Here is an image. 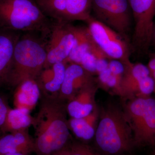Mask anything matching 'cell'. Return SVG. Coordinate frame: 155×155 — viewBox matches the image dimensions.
<instances>
[{
	"label": "cell",
	"instance_id": "obj_1",
	"mask_svg": "<svg viewBox=\"0 0 155 155\" xmlns=\"http://www.w3.org/2000/svg\"><path fill=\"white\" fill-rule=\"evenodd\" d=\"M39 110L34 117L36 155H52L70 143L67 102L41 96Z\"/></svg>",
	"mask_w": 155,
	"mask_h": 155
},
{
	"label": "cell",
	"instance_id": "obj_2",
	"mask_svg": "<svg viewBox=\"0 0 155 155\" xmlns=\"http://www.w3.org/2000/svg\"><path fill=\"white\" fill-rule=\"evenodd\" d=\"M95 139L98 149L107 155L124 154L135 147L132 130L125 113L114 104L103 109Z\"/></svg>",
	"mask_w": 155,
	"mask_h": 155
},
{
	"label": "cell",
	"instance_id": "obj_3",
	"mask_svg": "<svg viewBox=\"0 0 155 155\" xmlns=\"http://www.w3.org/2000/svg\"><path fill=\"white\" fill-rule=\"evenodd\" d=\"M47 45L32 35L20 36L12 60L7 84L15 87L24 81L36 79L44 68Z\"/></svg>",
	"mask_w": 155,
	"mask_h": 155
},
{
	"label": "cell",
	"instance_id": "obj_4",
	"mask_svg": "<svg viewBox=\"0 0 155 155\" xmlns=\"http://www.w3.org/2000/svg\"><path fill=\"white\" fill-rule=\"evenodd\" d=\"M52 25L33 0H0V28L50 33Z\"/></svg>",
	"mask_w": 155,
	"mask_h": 155
},
{
	"label": "cell",
	"instance_id": "obj_5",
	"mask_svg": "<svg viewBox=\"0 0 155 155\" xmlns=\"http://www.w3.org/2000/svg\"><path fill=\"white\" fill-rule=\"evenodd\" d=\"M132 130L134 147H155V99L150 96L128 99L123 110Z\"/></svg>",
	"mask_w": 155,
	"mask_h": 155
},
{
	"label": "cell",
	"instance_id": "obj_6",
	"mask_svg": "<svg viewBox=\"0 0 155 155\" xmlns=\"http://www.w3.org/2000/svg\"><path fill=\"white\" fill-rule=\"evenodd\" d=\"M95 18L115 31L130 43L133 15L128 0H92Z\"/></svg>",
	"mask_w": 155,
	"mask_h": 155
},
{
	"label": "cell",
	"instance_id": "obj_7",
	"mask_svg": "<svg viewBox=\"0 0 155 155\" xmlns=\"http://www.w3.org/2000/svg\"><path fill=\"white\" fill-rule=\"evenodd\" d=\"M92 37L109 59L130 63L131 45L118 32L91 16L86 22Z\"/></svg>",
	"mask_w": 155,
	"mask_h": 155
},
{
	"label": "cell",
	"instance_id": "obj_8",
	"mask_svg": "<svg viewBox=\"0 0 155 155\" xmlns=\"http://www.w3.org/2000/svg\"><path fill=\"white\" fill-rule=\"evenodd\" d=\"M133 18L131 44L139 50L151 45L155 18V0H128Z\"/></svg>",
	"mask_w": 155,
	"mask_h": 155
},
{
	"label": "cell",
	"instance_id": "obj_9",
	"mask_svg": "<svg viewBox=\"0 0 155 155\" xmlns=\"http://www.w3.org/2000/svg\"><path fill=\"white\" fill-rule=\"evenodd\" d=\"M50 33L44 69L57 63H67L75 42V26L70 22H56L52 25Z\"/></svg>",
	"mask_w": 155,
	"mask_h": 155
},
{
	"label": "cell",
	"instance_id": "obj_10",
	"mask_svg": "<svg viewBox=\"0 0 155 155\" xmlns=\"http://www.w3.org/2000/svg\"><path fill=\"white\" fill-rule=\"evenodd\" d=\"M92 0H45L46 11L56 21L86 22L91 17Z\"/></svg>",
	"mask_w": 155,
	"mask_h": 155
},
{
	"label": "cell",
	"instance_id": "obj_11",
	"mask_svg": "<svg viewBox=\"0 0 155 155\" xmlns=\"http://www.w3.org/2000/svg\"><path fill=\"white\" fill-rule=\"evenodd\" d=\"M93 75L79 64H67L58 98L67 102L81 89L94 82Z\"/></svg>",
	"mask_w": 155,
	"mask_h": 155
},
{
	"label": "cell",
	"instance_id": "obj_12",
	"mask_svg": "<svg viewBox=\"0 0 155 155\" xmlns=\"http://www.w3.org/2000/svg\"><path fill=\"white\" fill-rule=\"evenodd\" d=\"M67 64L66 62H61L43 69L36 79L41 96L47 97H59Z\"/></svg>",
	"mask_w": 155,
	"mask_h": 155
},
{
	"label": "cell",
	"instance_id": "obj_13",
	"mask_svg": "<svg viewBox=\"0 0 155 155\" xmlns=\"http://www.w3.org/2000/svg\"><path fill=\"white\" fill-rule=\"evenodd\" d=\"M97 86L94 82L81 89L67 101V114L71 118L85 117L97 107L95 96Z\"/></svg>",
	"mask_w": 155,
	"mask_h": 155
},
{
	"label": "cell",
	"instance_id": "obj_14",
	"mask_svg": "<svg viewBox=\"0 0 155 155\" xmlns=\"http://www.w3.org/2000/svg\"><path fill=\"white\" fill-rule=\"evenodd\" d=\"M19 32L0 28V84L7 83Z\"/></svg>",
	"mask_w": 155,
	"mask_h": 155
},
{
	"label": "cell",
	"instance_id": "obj_15",
	"mask_svg": "<svg viewBox=\"0 0 155 155\" xmlns=\"http://www.w3.org/2000/svg\"><path fill=\"white\" fill-rule=\"evenodd\" d=\"M35 152L34 140L28 129L8 133L0 137V153H20L29 155Z\"/></svg>",
	"mask_w": 155,
	"mask_h": 155
},
{
	"label": "cell",
	"instance_id": "obj_16",
	"mask_svg": "<svg viewBox=\"0 0 155 155\" xmlns=\"http://www.w3.org/2000/svg\"><path fill=\"white\" fill-rule=\"evenodd\" d=\"M75 42L67 63L79 64L82 57L87 53L103 52L95 42L87 26H75Z\"/></svg>",
	"mask_w": 155,
	"mask_h": 155
},
{
	"label": "cell",
	"instance_id": "obj_17",
	"mask_svg": "<svg viewBox=\"0 0 155 155\" xmlns=\"http://www.w3.org/2000/svg\"><path fill=\"white\" fill-rule=\"evenodd\" d=\"M16 88L14 95L15 108L25 109L31 112L35 107L41 97L36 79L24 81Z\"/></svg>",
	"mask_w": 155,
	"mask_h": 155
},
{
	"label": "cell",
	"instance_id": "obj_18",
	"mask_svg": "<svg viewBox=\"0 0 155 155\" xmlns=\"http://www.w3.org/2000/svg\"><path fill=\"white\" fill-rule=\"evenodd\" d=\"M150 75L147 66L141 63H130L125 65V71L120 83L121 97L127 99L133 97L137 85L143 78Z\"/></svg>",
	"mask_w": 155,
	"mask_h": 155
},
{
	"label": "cell",
	"instance_id": "obj_19",
	"mask_svg": "<svg viewBox=\"0 0 155 155\" xmlns=\"http://www.w3.org/2000/svg\"><path fill=\"white\" fill-rule=\"evenodd\" d=\"M30 114V112L25 109L10 108L1 130L3 133H6L28 129L32 126L34 119Z\"/></svg>",
	"mask_w": 155,
	"mask_h": 155
},
{
	"label": "cell",
	"instance_id": "obj_20",
	"mask_svg": "<svg viewBox=\"0 0 155 155\" xmlns=\"http://www.w3.org/2000/svg\"><path fill=\"white\" fill-rule=\"evenodd\" d=\"M68 125L69 130L81 140L89 141L95 136V128L91 125L84 117L71 118L68 120Z\"/></svg>",
	"mask_w": 155,
	"mask_h": 155
},
{
	"label": "cell",
	"instance_id": "obj_21",
	"mask_svg": "<svg viewBox=\"0 0 155 155\" xmlns=\"http://www.w3.org/2000/svg\"><path fill=\"white\" fill-rule=\"evenodd\" d=\"M98 75V81L101 86L107 89L113 90L114 93L121 96L120 83L122 77L114 75L108 68Z\"/></svg>",
	"mask_w": 155,
	"mask_h": 155
},
{
	"label": "cell",
	"instance_id": "obj_22",
	"mask_svg": "<svg viewBox=\"0 0 155 155\" xmlns=\"http://www.w3.org/2000/svg\"><path fill=\"white\" fill-rule=\"evenodd\" d=\"M69 155H100L83 143H69Z\"/></svg>",
	"mask_w": 155,
	"mask_h": 155
},
{
	"label": "cell",
	"instance_id": "obj_23",
	"mask_svg": "<svg viewBox=\"0 0 155 155\" xmlns=\"http://www.w3.org/2000/svg\"><path fill=\"white\" fill-rule=\"evenodd\" d=\"M108 68L114 75L122 77L125 72V65L118 60L111 59L109 61Z\"/></svg>",
	"mask_w": 155,
	"mask_h": 155
},
{
	"label": "cell",
	"instance_id": "obj_24",
	"mask_svg": "<svg viewBox=\"0 0 155 155\" xmlns=\"http://www.w3.org/2000/svg\"><path fill=\"white\" fill-rule=\"evenodd\" d=\"M10 108L6 102V100L3 97L0 96V129L5 124Z\"/></svg>",
	"mask_w": 155,
	"mask_h": 155
},
{
	"label": "cell",
	"instance_id": "obj_25",
	"mask_svg": "<svg viewBox=\"0 0 155 155\" xmlns=\"http://www.w3.org/2000/svg\"><path fill=\"white\" fill-rule=\"evenodd\" d=\"M69 144L52 155H69Z\"/></svg>",
	"mask_w": 155,
	"mask_h": 155
},
{
	"label": "cell",
	"instance_id": "obj_26",
	"mask_svg": "<svg viewBox=\"0 0 155 155\" xmlns=\"http://www.w3.org/2000/svg\"><path fill=\"white\" fill-rule=\"evenodd\" d=\"M147 67L149 70L150 74L155 70V54L151 58Z\"/></svg>",
	"mask_w": 155,
	"mask_h": 155
},
{
	"label": "cell",
	"instance_id": "obj_27",
	"mask_svg": "<svg viewBox=\"0 0 155 155\" xmlns=\"http://www.w3.org/2000/svg\"><path fill=\"white\" fill-rule=\"evenodd\" d=\"M152 45H153L155 47V18L154 20V22L153 28Z\"/></svg>",
	"mask_w": 155,
	"mask_h": 155
},
{
	"label": "cell",
	"instance_id": "obj_28",
	"mask_svg": "<svg viewBox=\"0 0 155 155\" xmlns=\"http://www.w3.org/2000/svg\"><path fill=\"white\" fill-rule=\"evenodd\" d=\"M0 155H28L20 153H0Z\"/></svg>",
	"mask_w": 155,
	"mask_h": 155
},
{
	"label": "cell",
	"instance_id": "obj_29",
	"mask_svg": "<svg viewBox=\"0 0 155 155\" xmlns=\"http://www.w3.org/2000/svg\"><path fill=\"white\" fill-rule=\"evenodd\" d=\"M150 75L153 79L155 82V70L150 74Z\"/></svg>",
	"mask_w": 155,
	"mask_h": 155
},
{
	"label": "cell",
	"instance_id": "obj_30",
	"mask_svg": "<svg viewBox=\"0 0 155 155\" xmlns=\"http://www.w3.org/2000/svg\"><path fill=\"white\" fill-rule=\"evenodd\" d=\"M153 155H155V152L153 154Z\"/></svg>",
	"mask_w": 155,
	"mask_h": 155
},
{
	"label": "cell",
	"instance_id": "obj_31",
	"mask_svg": "<svg viewBox=\"0 0 155 155\" xmlns=\"http://www.w3.org/2000/svg\"><path fill=\"white\" fill-rule=\"evenodd\" d=\"M154 93H155V90H154Z\"/></svg>",
	"mask_w": 155,
	"mask_h": 155
}]
</instances>
